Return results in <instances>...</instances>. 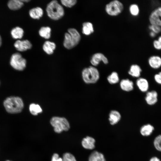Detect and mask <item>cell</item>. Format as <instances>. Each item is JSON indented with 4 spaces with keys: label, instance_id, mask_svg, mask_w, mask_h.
Listing matches in <instances>:
<instances>
[{
    "label": "cell",
    "instance_id": "obj_22",
    "mask_svg": "<svg viewBox=\"0 0 161 161\" xmlns=\"http://www.w3.org/2000/svg\"><path fill=\"white\" fill-rule=\"evenodd\" d=\"M94 31L92 24L89 22L83 23L82 24V32L86 35H89L92 33Z\"/></svg>",
    "mask_w": 161,
    "mask_h": 161
},
{
    "label": "cell",
    "instance_id": "obj_6",
    "mask_svg": "<svg viewBox=\"0 0 161 161\" xmlns=\"http://www.w3.org/2000/svg\"><path fill=\"white\" fill-rule=\"evenodd\" d=\"M123 9V4L120 1L114 0L106 4L105 10L109 15L116 16L120 13Z\"/></svg>",
    "mask_w": 161,
    "mask_h": 161
},
{
    "label": "cell",
    "instance_id": "obj_2",
    "mask_svg": "<svg viewBox=\"0 0 161 161\" xmlns=\"http://www.w3.org/2000/svg\"><path fill=\"white\" fill-rule=\"evenodd\" d=\"M46 11L48 17L54 20H58L64 15V11L62 6L56 0H52L47 5Z\"/></svg>",
    "mask_w": 161,
    "mask_h": 161
},
{
    "label": "cell",
    "instance_id": "obj_9",
    "mask_svg": "<svg viewBox=\"0 0 161 161\" xmlns=\"http://www.w3.org/2000/svg\"><path fill=\"white\" fill-rule=\"evenodd\" d=\"M14 46L18 51L23 52L30 49L32 48V44L27 40L23 41L18 40L15 43Z\"/></svg>",
    "mask_w": 161,
    "mask_h": 161
},
{
    "label": "cell",
    "instance_id": "obj_7",
    "mask_svg": "<svg viewBox=\"0 0 161 161\" xmlns=\"http://www.w3.org/2000/svg\"><path fill=\"white\" fill-rule=\"evenodd\" d=\"M149 21L150 24L161 27V6L156 8L151 12Z\"/></svg>",
    "mask_w": 161,
    "mask_h": 161
},
{
    "label": "cell",
    "instance_id": "obj_34",
    "mask_svg": "<svg viewBox=\"0 0 161 161\" xmlns=\"http://www.w3.org/2000/svg\"><path fill=\"white\" fill-rule=\"evenodd\" d=\"M153 45L154 47L156 49L161 50V44L157 39H155L153 41Z\"/></svg>",
    "mask_w": 161,
    "mask_h": 161
},
{
    "label": "cell",
    "instance_id": "obj_12",
    "mask_svg": "<svg viewBox=\"0 0 161 161\" xmlns=\"http://www.w3.org/2000/svg\"><path fill=\"white\" fill-rule=\"evenodd\" d=\"M149 66L152 68L157 69L161 66V57L157 55H153L148 59Z\"/></svg>",
    "mask_w": 161,
    "mask_h": 161
},
{
    "label": "cell",
    "instance_id": "obj_21",
    "mask_svg": "<svg viewBox=\"0 0 161 161\" xmlns=\"http://www.w3.org/2000/svg\"><path fill=\"white\" fill-rule=\"evenodd\" d=\"M154 130V127L150 124L143 126L140 128V132L141 134L144 136L150 135Z\"/></svg>",
    "mask_w": 161,
    "mask_h": 161
},
{
    "label": "cell",
    "instance_id": "obj_24",
    "mask_svg": "<svg viewBox=\"0 0 161 161\" xmlns=\"http://www.w3.org/2000/svg\"><path fill=\"white\" fill-rule=\"evenodd\" d=\"M51 29L49 27H42L39 30V35L45 39H49L51 37Z\"/></svg>",
    "mask_w": 161,
    "mask_h": 161
},
{
    "label": "cell",
    "instance_id": "obj_16",
    "mask_svg": "<svg viewBox=\"0 0 161 161\" xmlns=\"http://www.w3.org/2000/svg\"><path fill=\"white\" fill-rule=\"evenodd\" d=\"M136 84L139 90L143 92H146L148 89V83L145 78H138L136 80Z\"/></svg>",
    "mask_w": 161,
    "mask_h": 161
},
{
    "label": "cell",
    "instance_id": "obj_37",
    "mask_svg": "<svg viewBox=\"0 0 161 161\" xmlns=\"http://www.w3.org/2000/svg\"><path fill=\"white\" fill-rule=\"evenodd\" d=\"M149 161H160V160L157 157H152Z\"/></svg>",
    "mask_w": 161,
    "mask_h": 161
},
{
    "label": "cell",
    "instance_id": "obj_23",
    "mask_svg": "<svg viewBox=\"0 0 161 161\" xmlns=\"http://www.w3.org/2000/svg\"><path fill=\"white\" fill-rule=\"evenodd\" d=\"M23 2L21 0H11L8 3L9 8L13 10H18L21 8L23 5Z\"/></svg>",
    "mask_w": 161,
    "mask_h": 161
},
{
    "label": "cell",
    "instance_id": "obj_3",
    "mask_svg": "<svg viewBox=\"0 0 161 161\" xmlns=\"http://www.w3.org/2000/svg\"><path fill=\"white\" fill-rule=\"evenodd\" d=\"M82 77L86 83L94 84L99 80L100 75L97 68L95 66H90L83 69L82 72Z\"/></svg>",
    "mask_w": 161,
    "mask_h": 161
},
{
    "label": "cell",
    "instance_id": "obj_42",
    "mask_svg": "<svg viewBox=\"0 0 161 161\" xmlns=\"http://www.w3.org/2000/svg\"><path fill=\"white\" fill-rule=\"evenodd\" d=\"M6 161H11L9 160H7Z\"/></svg>",
    "mask_w": 161,
    "mask_h": 161
},
{
    "label": "cell",
    "instance_id": "obj_28",
    "mask_svg": "<svg viewBox=\"0 0 161 161\" xmlns=\"http://www.w3.org/2000/svg\"><path fill=\"white\" fill-rule=\"evenodd\" d=\"M63 45L66 48L69 49L74 48L70 35L68 32L65 34Z\"/></svg>",
    "mask_w": 161,
    "mask_h": 161
},
{
    "label": "cell",
    "instance_id": "obj_25",
    "mask_svg": "<svg viewBox=\"0 0 161 161\" xmlns=\"http://www.w3.org/2000/svg\"><path fill=\"white\" fill-rule=\"evenodd\" d=\"M29 109L31 114L34 116H36L42 112L41 106L34 103H32L30 105Z\"/></svg>",
    "mask_w": 161,
    "mask_h": 161
},
{
    "label": "cell",
    "instance_id": "obj_32",
    "mask_svg": "<svg viewBox=\"0 0 161 161\" xmlns=\"http://www.w3.org/2000/svg\"><path fill=\"white\" fill-rule=\"evenodd\" d=\"M62 161H77L75 157L69 153H64L62 158Z\"/></svg>",
    "mask_w": 161,
    "mask_h": 161
},
{
    "label": "cell",
    "instance_id": "obj_36",
    "mask_svg": "<svg viewBox=\"0 0 161 161\" xmlns=\"http://www.w3.org/2000/svg\"><path fill=\"white\" fill-rule=\"evenodd\" d=\"M51 161H62V158L59 157L58 154L55 153L52 156Z\"/></svg>",
    "mask_w": 161,
    "mask_h": 161
},
{
    "label": "cell",
    "instance_id": "obj_35",
    "mask_svg": "<svg viewBox=\"0 0 161 161\" xmlns=\"http://www.w3.org/2000/svg\"><path fill=\"white\" fill-rule=\"evenodd\" d=\"M155 81L158 83L161 84V72L156 74L154 76Z\"/></svg>",
    "mask_w": 161,
    "mask_h": 161
},
{
    "label": "cell",
    "instance_id": "obj_38",
    "mask_svg": "<svg viewBox=\"0 0 161 161\" xmlns=\"http://www.w3.org/2000/svg\"><path fill=\"white\" fill-rule=\"evenodd\" d=\"M156 34L152 31H151L149 33V35L152 38H154L156 35Z\"/></svg>",
    "mask_w": 161,
    "mask_h": 161
},
{
    "label": "cell",
    "instance_id": "obj_10",
    "mask_svg": "<svg viewBox=\"0 0 161 161\" xmlns=\"http://www.w3.org/2000/svg\"><path fill=\"white\" fill-rule=\"evenodd\" d=\"M68 32L70 35L74 47L79 43L80 39V35L78 31L75 28H70L68 30Z\"/></svg>",
    "mask_w": 161,
    "mask_h": 161
},
{
    "label": "cell",
    "instance_id": "obj_20",
    "mask_svg": "<svg viewBox=\"0 0 161 161\" xmlns=\"http://www.w3.org/2000/svg\"><path fill=\"white\" fill-rule=\"evenodd\" d=\"M89 161H106L103 154L97 151L93 152L90 155Z\"/></svg>",
    "mask_w": 161,
    "mask_h": 161
},
{
    "label": "cell",
    "instance_id": "obj_17",
    "mask_svg": "<svg viewBox=\"0 0 161 161\" xmlns=\"http://www.w3.org/2000/svg\"><path fill=\"white\" fill-rule=\"evenodd\" d=\"M56 45L54 42L47 41L44 42L43 45V49L47 54H52L55 49Z\"/></svg>",
    "mask_w": 161,
    "mask_h": 161
},
{
    "label": "cell",
    "instance_id": "obj_40",
    "mask_svg": "<svg viewBox=\"0 0 161 161\" xmlns=\"http://www.w3.org/2000/svg\"><path fill=\"white\" fill-rule=\"evenodd\" d=\"M23 2H27L30 1V0H21Z\"/></svg>",
    "mask_w": 161,
    "mask_h": 161
},
{
    "label": "cell",
    "instance_id": "obj_15",
    "mask_svg": "<svg viewBox=\"0 0 161 161\" xmlns=\"http://www.w3.org/2000/svg\"><path fill=\"white\" fill-rule=\"evenodd\" d=\"M158 94L155 91H152L147 92L145 97L147 103L149 105L155 104L157 101Z\"/></svg>",
    "mask_w": 161,
    "mask_h": 161
},
{
    "label": "cell",
    "instance_id": "obj_43",
    "mask_svg": "<svg viewBox=\"0 0 161 161\" xmlns=\"http://www.w3.org/2000/svg\"></svg>",
    "mask_w": 161,
    "mask_h": 161
},
{
    "label": "cell",
    "instance_id": "obj_1",
    "mask_svg": "<svg viewBox=\"0 0 161 161\" xmlns=\"http://www.w3.org/2000/svg\"><path fill=\"white\" fill-rule=\"evenodd\" d=\"M3 105L7 112L10 114L19 113L24 107L23 100L18 96L7 97L4 101Z\"/></svg>",
    "mask_w": 161,
    "mask_h": 161
},
{
    "label": "cell",
    "instance_id": "obj_19",
    "mask_svg": "<svg viewBox=\"0 0 161 161\" xmlns=\"http://www.w3.org/2000/svg\"><path fill=\"white\" fill-rule=\"evenodd\" d=\"M142 72L140 66L137 64H133L130 68L128 72L129 75L134 78H139Z\"/></svg>",
    "mask_w": 161,
    "mask_h": 161
},
{
    "label": "cell",
    "instance_id": "obj_31",
    "mask_svg": "<svg viewBox=\"0 0 161 161\" xmlns=\"http://www.w3.org/2000/svg\"><path fill=\"white\" fill-rule=\"evenodd\" d=\"M61 3L64 6L68 7H71L77 3L76 0H61Z\"/></svg>",
    "mask_w": 161,
    "mask_h": 161
},
{
    "label": "cell",
    "instance_id": "obj_39",
    "mask_svg": "<svg viewBox=\"0 0 161 161\" xmlns=\"http://www.w3.org/2000/svg\"><path fill=\"white\" fill-rule=\"evenodd\" d=\"M157 40L159 41L160 42V44H161V35L159 36L158 37Z\"/></svg>",
    "mask_w": 161,
    "mask_h": 161
},
{
    "label": "cell",
    "instance_id": "obj_30",
    "mask_svg": "<svg viewBox=\"0 0 161 161\" xmlns=\"http://www.w3.org/2000/svg\"><path fill=\"white\" fill-rule=\"evenodd\" d=\"M154 144L157 150L161 151V135L156 137L154 141Z\"/></svg>",
    "mask_w": 161,
    "mask_h": 161
},
{
    "label": "cell",
    "instance_id": "obj_8",
    "mask_svg": "<svg viewBox=\"0 0 161 161\" xmlns=\"http://www.w3.org/2000/svg\"><path fill=\"white\" fill-rule=\"evenodd\" d=\"M102 61L105 64H107L108 60L107 58L102 53H96L92 56L90 59V63L94 66H97L100 62Z\"/></svg>",
    "mask_w": 161,
    "mask_h": 161
},
{
    "label": "cell",
    "instance_id": "obj_27",
    "mask_svg": "<svg viewBox=\"0 0 161 161\" xmlns=\"http://www.w3.org/2000/svg\"><path fill=\"white\" fill-rule=\"evenodd\" d=\"M107 79L109 83L112 85L118 83L120 81L118 74L114 71L112 72L108 76Z\"/></svg>",
    "mask_w": 161,
    "mask_h": 161
},
{
    "label": "cell",
    "instance_id": "obj_41",
    "mask_svg": "<svg viewBox=\"0 0 161 161\" xmlns=\"http://www.w3.org/2000/svg\"><path fill=\"white\" fill-rule=\"evenodd\" d=\"M1 37L0 35V46H1Z\"/></svg>",
    "mask_w": 161,
    "mask_h": 161
},
{
    "label": "cell",
    "instance_id": "obj_13",
    "mask_svg": "<svg viewBox=\"0 0 161 161\" xmlns=\"http://www.w3.org/2000/svg\"><path fill=\"white\" fill-rule=\"evenodd\" d=\"M121 118V114L117 111L112 110L110 112L109 115V120L111 125H114L117 124Z\"/></svg>",
    "mask_w": 161,
    "mask_h": 161
},
{
    "label": "cell",
    "instance_id": "obj_18",
    "mask_svg": "<svg viewBox=\"0 0 161 161\" xmlns=\"http://www.w3.org/2000/svg\"><path fill=\"white\" fill-rule=\"evenodd\" d=\"M43 10L39 7L33 8L29 11L30 16L34 19H39L43 16Z\"/></svg>",
    "mask_w": 161,
    "mask_h": 161
},
{
    "label": "cell",
    "instance_id": "obj_26",
    "mask_svg": "<svg viewBox=\"0 0 161 161\" xmlns=\"http://www.w3.org/2000/svg\"><path fill=\"white\" fill-rule=\"evenodd\" d=\"M24 30L19 27H16L13 28L11 32L12 37L14 39H20L23 36Z\"/></svg>",
    "mask_w": 161,
    "mask_h": 161
},
{
    "label": "cell",
    "instance_id": "obj_4",
    "mask_svg": "<svg viewBox=\"0 0 161 161\" xmlns=\"http://www.w3.org/2000/svg\"><path fill=\"white\" fill-rule=\"evenodd\" d=\"M50 123L56 133H60L63 131H68L70 127L69 123L65 118L53 117L50 120Z\"/></svg>",
    "mask_w": 161,
    "mask_h": 161
},
{
    "label": "cell",
    "instance_id": "obj_14",
    "mask_svg": "<svg viewBox=\"0 0 161 161\" xmlns=\"http://www.w3.org/2000/svg\"><path fill=\"white\" fill-rule=\"evenodd\" d=\"M95 140L90 136H87L83 139L81 144L83 147L87 149L92 150L95 147Z\"/></svg>",
    "mask_w": 161,
    "mask_h": 161
},
{
    "label": "cell",
    "instance_id": "obj_29",
    "mask_svg": "<svg viewBox=\"0 0 161 161\" xmlns=\"http://www.w3.org/2000/svg\"><path fill=\"white\" fill-rule=\"evenodd\" d=\"M129 10L131 14L134 16L138 15L140 12L139 7L136 4L131 5L129 7Z\"/></svg>",
    "mask_w": 161,
    "mask_h": 161
},
{
    "label": "cell",
    "instance_id": "obj_33",
    "mask_svg": "<svg viewBox=\"0 0 161 161\" xmlns=\"http://www.w3.org/2000/svg\"><path fill=\"white\" fill-rule=\"evenodd\" d=\"M148 28L151 31L153 32L156 34L161 32V27L159 26L150 24L148 26Z\"/></svg>",
    "mask_w": 161,
    "mask_h": 161
},
{
    "label": "cell",
    "instance_id": "obj_11",
    "mask_svg": "<svg viewBox=\"0 0 161 161\" xmlns=\"http://www.w3.org/2000/svg\"><path fill=\"white\" fill-rule=\"evenodd\" d=\"M121 89L126 92H129L134 89V83L132 81L128 79H123L120 83Z\"/></svg>",
    "mask_w": 161,
    "mask_h": 161
},
{
    "label": "cell",
    "instance_id": "obj_5",
    "mask_svg": "<svg viewBox=\"0 0 161 161\" xmlns=\"http://www.w3.org/2000/svg\"><path fill=\"white\" fill-rule=\"evenodd\" d=\"M11 66L14 69L22 71L26 67L27 61L19 53H16L12 55L10 61Z\"/></svg>",
    "mask_w": 161,
    "mask_h": 161
}]
</instances>
